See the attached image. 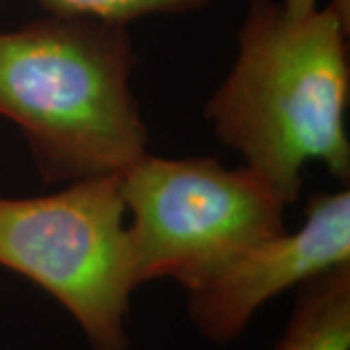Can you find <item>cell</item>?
I'll use <instances>...</instances> for the list:
<instances>
[{
	"label": "cell",
	"instance_id": "6da1fadb",
	"mask_svg": "<svg viewBox=\"0 0 350 350\" xmlns=\"http://www.w3.org/2000/svg\"><path fill=\"white\" fill-rule=\"evenodd\" d=\"M349 22L333 2L290 16L280 0H247L238 55L204 105L214 137L286 206L310 162L349 183Z\"/></svg>",
	"mask_w": 350,
	"mask_h": 350
},
{
	"label": "cell",
	"instance_id": "7a4b0ae2",
	"mask_svg": "<svg viewBox=\"0 0 350 350\" xmlns=\"http://www.w3.org/2000/svg\"><path fill=\"white\" fill-rule=\"evenodd\" d=\"M126 25L47 14L0 31V117L47 185L121 175L148 154Z\"/></svg>",
	"mask_w": 350,
	"mask_h": 350
},
{
	"label": "cell",
	"instance_id": "3957f363",
	"mask_svg": "<svg viewBox=\"0 0 350 350\" xmlns=\"http://www.w3.org/2000/svg\"><path fill=\"white\" fill-rule=\"evenodd\" d=\"M0 267L64 308L90 350H131V298L140 286L121 175L38 197L0 195Z\"/></svg>",
	"mask_w": 350,
	"mask_h": 350
},
{
	"label": "cell",
	"instance_id": "277c9868",
	"mask_svg": "<svg viewBox=\"0 0 350 350\" xmlns=\"http://www.w3.org/2000/svg\"><path fill=\"white\" fill-rule=\"evenodd\" d=\"M138 286L174 280L185 292L241 251L286 232V204L247 167L211 156L150 152L121 174Z\"/></svg>",
	"mask_w": 350,
	"mask_h": 350
},
{
	"label": "cell",
	"instance_id": "5b68a950",
	"mask_svg": "<svg viewBox=\"0 0 350 350\" xmlns=\"http://www.w3.org/2000/svg\"><path fill=\"white\" fill-rule=\"evenodd\" d=\"M350 262V193H315L296 232H282L241 251L187 290V315L204 340L230 345L255 313L286 290Z\"/></svg>",
	"mask_w": 350,
	"mask_h": 350
},
{
	"label": "cell",
	"instance_id": "8992f818",
	"mask_svg": "<svg viewBox=\"0 0 350 350\" xmlns=\"http://www.w3.org/2000/svg\"><path fill=\"white\" fill-rule=\"evenodd\" d=\"M273 350H350V262L296 288Z\"/></svg>",
	"mask_w": 350,
	"mask_h": 350
},
{
	"label": "cell",
	"instance_id": "52a82bcc",
	"mask_svg": "<svg viewBox=\"0 0 350 350\" xmlns=\"http://www.w3.org/2000/svg\"><path fill=\"white\" fill-rule=\"evenodd\" d=\"M47 14L82 16L126 25L154 14H191L204 10L214 0H38Z\"/></svg>",
	"mask_w": 350,
	"mask_h": 350
},
{
	"label": "cell",
	"instance_id": "ba28073f",
	"mask_svg": "<svg viewBox=\"0 0 350 350\" xmlns=\"http://www.w3.org/2000/svg\"><path fill=\"white\" fill-rule=\"evenodd\" d=\"M280 4L290 16H304L317 8V0H280Z\"/></svg>",
	"mask_w": 350,
	"mask_h": 350
}]
</instances>
